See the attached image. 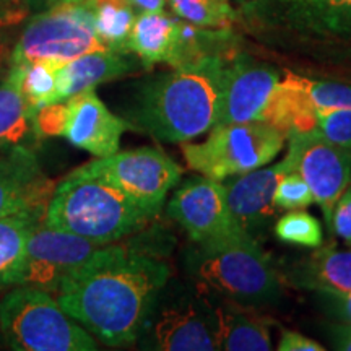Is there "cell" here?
<instances>
[{
  "mask_svg": "<svg viewBox=\"0 0 351 351\" xmlns=\"http://www.w3.org/2000/svg\"><path fill=\"white\" fill-rule=\"evenodd\" d=\"M226 57H207L148 82L135 98L127 122L168 143L208 132L218 119Z\"/></svg>",
  "mask_w": 351,
  "mask_h": 351,
  "instance_id": "7a4b0ae2",
  "label": "cell"
},
{
  "mask_svg": "<svg viewBox=\"0 0 351 351\" xmlns=\"http://www.w3.org/2000/svg\"><path fill=\"white\" fill-rule=\"evenodd\" d=\"M168 215L199 245H210L247 234L232 217L221 181L192 178L174 192Z\"/></svg>",
  "mask_w": 351,
  "mask_h": 351,
  "instance_id": "8fae6325",
  "label": "cell"
},
{
  "mask_svg": "<svg viewBox=\"0 0 351 351\" xmlns=\"http://www.w3.org/2000/svg\"><path fill=\"white\" fill-rule=\"evenodd\" d=\"M328 228L351 245V186L346 187V191L337 200Z\"/></svg>",
  "mask_w": 351,
  "mask_h": 351,
  "instance_id": "4dcf8cb0",
  "label": "cell"
},
{
  "mask_svg": "<svg viewBox=\"0 0 351 351\" xmlns=\"http://www.w3.org/2000/svg\"><path fill=\"white\" fill-rule=\"evenodd\" d=\"M332 343L337 350L351 351V324L341 322V326H333L330 328Z\"/></svg>",
  "mask_w": 351,
  "mask_h": 351,
  "instance_id": "e575fe53",
  "label": "cell"
},
{
  "mask_svg": "<svg viewBox=\"0 0 351 351\" xmlns=\"http://www.w3.org/2000/svg\"><path fill=\"white\" fill-rule=\"evenodd\" d=\"M192 270L200 288L232 304H267L282 295V276L251 234L199 245Z\"/></svg>",
  "mask_w": 351,
  "mask_h": 351,
  "instance_id": "277c9868",
  "label": "cell"
},
{
  "mask_svg": "<svg viewBox=\"0 0 351 351\" xmlns=\"http://www.w3.org/2000/svg\"><path fill=\"white\" fill-rule=\"evenodd\" d=\"M288 280L298 288L315 293L343 295L351 291V251H339L327 245L302 258L288 274Z\"/></svg>",
  "mask_w": 351,
  "mask_h": 351,
  "instance_id": "ffe728a7",
  "label": "cell"
},
{
  "mask_svg": "<svg viewBox=\"0 0 351 351\" xmlns=\"http://www.w3.org/2000/svg\"><path fill=\"white\" fill-rule=\"evenodd\" d=\"M93 12L95 29L106 49L129 52V38L137 12L127 0H88Z\"/></svg>",
  "mask_w": 351,
  "mask_h": 351,
  "instance_id": "d4e9b609",
  "label": "cell"
},
{
  "mask_svg": "<svg viewBox=\"0 0 351 351\" xmlns=\"http://www.w3.org/2000/svg\"><path fill=\"white\" fill-rule=\"evenodd\" d=\"M12 67L19 72L21 93L33 111L56 103L59 64L38 60V62L12 65Z\"/></svg>",
  "mask_w": 351,
  "mask_h": 351,
  "instance_id": "4316f807",
  "label": "cell"
},
{
  "mask_svg": "<svg viewBox=\"0 0 351 351\" xmlns=\"http://www.w3.org/2000/svg\"><path fill=\"white\" fill-rule=\"evenodd\" d=\"M99 247L103 245L73 232L56 230L44 225V221L38 223L33 226L26 243L25 265L19 287L57 293L64 280Z\"/></svg>",
  "mask_w": 351,
  "mask_h": 351,
  "instance_id": "7c38bea8",
  "label": "cell"
},
{
  "mask_svg": "<svg viewBox=\"0 0 351 351\" xmlns=\"http://www.w3.org/2000/svg\"><path fill=\"white\" fill-rule=\"evenodd\" d=\"M215 343L225 351H270L269 326L254 317L243 306L221 304L215 311Z\"/></svg>",
  "mask_w": 351,
  "mask_h": 351,
  "instance_id": "7402d4cb",
  "label": "cell"
},
{
  "mask_svg": "<svg viewBox=\"0 0 351 351\" xmlns=\"http://www.w3.org/2000/svg\"><path fill=\"white\" fill-rule=\"evenodd\" d=\"M88 166L121 189L150 218L160 213L169 191L182 176L181 166L156 148L117 152L96 158Z\"/></svg>",
  "mask_w": 351,
  "mask_h": 351,
  "instance_id": "9c48e42d",
  "label": "cell"
},
{
  "mask_svg": "<svg viewBox=\"0 0 351 351\" xmlns=\"http://www.w3.org/2000/svg\"><path fill=\"white\" fill-rule=\"evenodd\" d=\"M287 137L291 168L313 191L328 225L337 200L351 182V152L328 142L317 129L293 130Z\"/></svg>",
  "mask_w": 351,
  "mask_h": 351,
  "instance_id": "30bf717a",
  "label": "cell"
},
{
  "mask_svg": "<svg viewBox=\"0 0 351 351\" xmlns=\"http://www.w3.org/2000/svg\"><path fill=\"white\" fill-rule=\"evenodd\" d=\"M285 138V132L261 121L215 125L204 142L184 143L182 155L192 171L223 181L270 163Z\"/></svg>",
  "mask_w": 351,
  "mask_h": 351,
  "instance_id": "8992f818",
  "label": "cell"
},
{
  "mask_svg": "<svg viewBox=\"0 0 351 351\" xmlns=\"http://www.w3.org/2000/svg\"><path fill=\"white\" fill-rule=\"evenodd\" d=\"M280 351H324L322 345L319 341L307 339L300 332L285 330L282 333V339L278 341Z\"/></svg>",
  "mask_w": 351,
  "mask_h": 351,
  "instance_id": "d6a6232c",
  "label": "cell"
},
{
  "mask_svg": "<svg viewBox=\"0 0 351 351\" xmlns=\"http://www.w3.org/2000/svg\"><path fill=\"white\" fill-rule=\"evenodd\" d=\"M293 173L287 156L278 165L270 168H257L239 178L223 179L225 194L232 217L243 230L254 238L256 232L265 230L278 212L275 204V191L285 174Z\"/></svg>",
  "mask_w": 351,
  "mask_h": 351,
  "instance_id": "2e32d148",
  "label": "cell"
},
{
  "mask_svg": "<svg viewBox=\"0 0 351 351\" xmlns=\"http://www.w3.org/2000/svg\"><path fill=\"white\" fill-rule=\"evenodd\" d=\"M44 215L20 212L0 217V288L19 287L29 232L44 221Z\"/></svg>",
  "mask_w": 351,
  "mask_h": 351,
  "instance_id": "603a6c76",
  "label": "cell"
},
{
  "mask_svg": "<svg viewBox=\"0 0 351 351\" xmlns=\"http://www.w3.org/2000/svg\"><path fill=\"white\" fill-rule=\"evenodd\" d=\"M171 12L187 23L212 29H231L239 13L226 0H166Z\"/></svg>",
  "mask_w": 351,
  "mask_h": 351,
  "instance_id": "484cf974",
  "label": "cell"
},
{
  "mask_svg": "<svg viewBox=\"0 0 351 351\" xmlns=\"http://www.w3.org/2000/svg\"><path fill=\"white\" fill-rule=\"evenodd\" d=\"M178 16L163 10L140 13L129 38V52H134L147 67L173 62L179 41Z\"/></svg>",
  "mask_w": 351,
  "mask_h": 351,
  "instance_id": "44dd1931",
  "label": "cell"
},
{
  "mask_svg": "<svg viewBox=\"0 0 351 351\" xmlns=\"http://www.w3.org/2000/svg\"><path fill=\"white\" fill-rule=\"evenodd\" d=\"M106 49L95 29L88 0H67L36 12L21 32L10 56L12 65L65 64L83 54Z\"/></svg>",
  "mask_w": 351,
  "mask_h": 351,
  "instance_id": "52a82bcc",
  "label": "cell"
},
{
  "mask_svg": "<svg viewBox=\"0 0 351 351\" xmlns=\"http://www.w3.org/2000/svg\"><path fill=\"white\" fill-rule=\"evenodd\" d=\"M275 236L282 243L302 245V247H320L324 236L320 223L313 215L301 210H293L275 223Z\"/></svg>",
  "mask_w": 351,
  "mask_h": 351,
  "instance_id": "83f0119b",
  "label": "cell"
},
{
  "mask_svg": "<svg viewBox=\"0 0 351 351\" xmlns=\"http://www.w3.org/2000/svg\"><path fill=\"white\" fill-rule=\"evenodd\" d=\"M134 69V62L125 52L111 49L93 51L57 67L56 103H64L78 93L95 90L101 83L127 75Z\"/></svg>",
  "mask_w": 351,
  "mask_h": 351,
  "instance_id": "e0dca14e",
  "label": "cell"
},
{
  "mask_svg": "<svg viewBox=\"0 0 351 351\" xmlns=\"http://www.w3.org/2000/svg\"><path fill=\"white\" fill-rule=\"evenodd\" d=\"M127 2L137 12V15L147 12H160L166 5V0H127Z\"/></svg>",
  "mask_w": 351,
  "mask_h": 351,
  "instance_id": "d590c367",
  "label": "cell"
},
{
  "mask_svg": "<svg viewBox=\"0 0 351 351\" xmlns=\"http://www.w3.org/2000/svg\"><path fill=\"white\" fill-rule=\"evenodd\" d=\"M317 130L337 147L351 152V109L317 111Z\"/></svg>",
  "mask_w": 351,
  "mask_h": 351,
  "instance_id": "f546056e",
  "label": "cell"
},
{
  "mask_svg": "<svg viewBox=\"0 0 351 351\" xmlns=\"http://www.w3.org/2000/svg\"><path fill=\"white\" fill-rule=\"evenodd\" d=\"M2 60H3V47H0V65H2Z\"/></svg>",
  "mask_w": 351,
  "mask_h": 351,
  "instance_id": "74e56055",
  "label": "cell"
},
{
  "mask_svg": "<svg viewBox=\"0 0 351 351\" xmlns=\"http://www.w3.org/2000/svg\"><path fill=\"white\" fill-rule=\"evenodd\" d=\"M168 278V265L153 254L112 243L67 276L56 300L85 330L119 346L138 339Z\"/></svg>",
  "mask_w": 351,
  "mask_h": 351,
  "instance_id": "6da1fadb",
  "label": "cell"
},
{
  "mask_svg": "<svg viewBox=\"0 0 351 351\" xmlns=\"http://www.w3.org/2000/svg\"><path fill=\"white\" fill-rule=\"evenodd\" d=\"M280 73L245 57L228 56L223 69L221 103L215 125L267 122L278 90Z\"/></svg>",
  "mask_w": 351,
  "mask_h": 351,
  "instance_id": "4fadbf2b",
  "label": "cell"
},
{
  "mask_svg": "<svg viewBox=\"0 0 351 351\" xmlns=\"http://www.w3.org/2000/svg\"><path fill=\"white\" fill-rule=\"evenodd\" d=\"M153 340L155 348L163 351L217 350L213 330L191 304L171 306L158 315Z\"/></svg>",
  "mask_w": 351,
  "mask_h": 351,
  "instance_id": "d6986e66",
  "label": "cell"
},
{
  "mask_svg": "<svg viewBox=\"0 0 351 351\" xmlns=\"http://www.w3.org/2000/svg\"><path fill=\"white\" fill-rule=\"evenodd\" d=\"M280 88L291 114V129L314 119L317 111L351 109V85L346 83L311 80L287 72L280 82Z\"/></svg>",
  "mask_w": 351,
  "mask_h": 351,
  "instance_id": "ac0fdd59",
  "label": "cell"
},
{
  "mask_svg": "<svg viewBox=\"0 0 351 351\" xmlns=\"http://www.w3.org/2000/svg\"><path fill=\"white\" fill-rule=\"evenodd\" d=\"M129 129V122L114 116L95 90H86L64 101L60 137L96 158L119 152L122 134Z\"/></svg>",
  "mask_w": 351,
  "mask_h": 351,
  "instance_id": "5bb4252c",
  "label": "cell"
},
{
  "mask_svg": "<svg viewBox=\"0 0 351 351\" xmlns=\"http://www.w3.org/2000/svg\"><path fill=\"white\" fill-rule=\"evenodd\" d=\"M54 187L33 150L23 145L0 148V217L20 212L46 213Z\"/></svg>",
  "mask_w": 351,
  "mask_h": 351,
  "instance_id": "9a60e30c",
  "label": "cell"
},
{
  "mask_svg": "<svg viewBox=\"0 0 351 351\" xmlns=\"http://www.w3.org/2000/svg\"><path fill=\"white\" fill-rule=\"evenodd\" d=\"M21 2H23L26 10L36 13V12L46 10V8H49L52 5H57V3L67 2V0H21Z\"/></svg>",
  "mask_w": 351,
  "mask_h": 351,
  "instance_id": "8d00e7d4",
  "label": "cell"
},
{
  "mask_svg": "<svg viewBox=\"0 0 351 351\" xmlns=\"http://www.w3.org/2000/svg\"><path fill=\"white\" fill-rule=\"evenodd\" d=\"M34 111L21 93L19 72L10 69L0 85V148L21 145L33 132Z\"/></svg>",
  "mask_w": 351,
  "mask_h": 351,
  "instance_id": "cb8c5ba5",
  "label": "cell"
},
{
  "mask_svg": "<svg viewBox=\"0 0 351 351\" xmlns=\"http://www.w3.org/2000/svg\"><path fill=\"white\" fill-rule=\"evenodd\" d=\"M243 16L254 28L302 43L351 38V0H243Z\"/></svg>",
  "mask_w": 351,
  "mask_h": 351,
  "instance_id": "ba28073f",
  "label": "cell"
},
{
  "mask_svg": "<svg viewBox=\"0 0 351 351\" xmlns=\"http://www.w3.org/2000/svg\"><path fill=\"white\" fill-rule=\"evenodd\" d=\"M320 304L332 317L341 320V322L351 324V291L343 295H328V293H319Z\"/></svg>",
  "mask_w": 351,
  "mask_h": 351,
  "instance_id": "1f68e13d",
  "label": "cell"
},
{
  "mask_svg": "<svg viewBox=\"0 0 351 351\" xmlns=\"http://www.w3.org/2000/svg\"><path fill=\"white\" fill-rule=\"evenodd\" d=\"M314 194L300 174L288 173L280 179L275 191V204L283 210H300L314 204Z\"/></svg>",
  "mask_w": 351,
  "mask_h": 351,
  "instance_id": "f1b7e54d",
  "label": "cell"
},
{
  "mask_svg": "<svg viewBox=\"0 0 351 351\" xmlns=\"http://www.w3.org/2000/svg\"><path fill=\"white\" fill-rule=\"evenodd\" d=\"M28 13L21 0H0V32L20 23Z\"/></svg>",
  "mask_w": 351,
  "mask_h": 351,
  "instance_id": "836d02e7",
  "label": "cell"
},
{
  "mask_svg": "<svg viewBox=\"0 0 351 351\" xmlns=\"http://www.w3.org/2000/svg\"><path fill=\"white\" fill-rule=\"evenodd\" d=\"M150 219L121 189L85 165L54 187L44 225L106 245L142 230Z\"/></svg>",
  "mask_w": 351,
  "mask_h": 351,
  "instance_id": "3957f363",
  "label": "cell"
},
{
  "mask_svg": "<svg viewBox=\"0 0 351 351\" xmlns=\"http://www.w3.org/2000/svg\"><path fill=\"white\" fill-rule=\"evenodd\" d=\"M0 328L16 351H95L88 330L64 313L56 298L38 288L20 287L0 302Z\"/></svg>",
  "mask_w": 351,
  "mask_h": 351,
  "instance_id": "5b68a950",
  "label": "cell"
}]
</instances>
